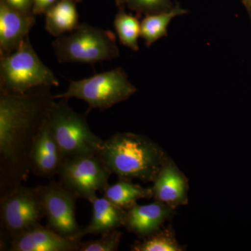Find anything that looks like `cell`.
Here are the masks:
<instances>
[{
  "instance_id": "1",
  "label": "cell",
  "mask_w": 251,
  "mask_h": 251,
  "mask_svg": "<svg viewBox=\"0 0 251 251\" xmlns=\"http://www.w3.org/2000/svg\"><path fill=\"white\" fill-rule=\"evenodd\" d=\"M55 99L47 86L0 93V198L27 179L33 145Z\"/></svg>"
},
{
  "instance_id": "2",
  "label": "cell",
  "mask_w": 251,
  "mask_h": 251,
  "mask_svg": "<svg viewBox=\"0 0 251 251\" xmlns=\"http://www.w3.org/2000/svg\"><path fill=\"white\" fill-rule=\"evenodd\" d=\"M97 156L119 179L144 182H153L168 158L152 140L133 133H117L103 140Z\"/></svg>"
},
{
  "instance_id": "3",
  "label": "cell",
  "mask_w": 251,
  "mask_h": 251,
  "mask_svg": "<svg viewBox=\"0 0 251 251\" xmlns=\"http://www.w3.org/2000/svg\"><path fill=\"white\" fill-rule=\"evenodd\" d=\"M58 99L51 105L46 121L58 145L62 161L97 154L103 140L91 130L87 113L75 111L68 103L69 99Z\"/></svg>"
},
{
  "instance_id": "4",
  "label": "cell",
  "mask_w": 251,
  "mask_h": 251,
  "mask_svg": "<svg viewBox=\"0 0 251 251\" xmlns=\"http://www.w3.org/2000/svg\"><path fill=\"white\" fill-rule=\"evenodd\" d=\"M52 46L59 63L94 64L120 56L115 34L87 23H80L74 31L56 37Z\"/></svg>"
},
{
  "instance_id": "5",
  "label": "cell",
  "mask_w": 251,
  "mask_h": 251,
  "mask_svg": "<svg viewBox=\"0 0 251 251\" xmlns=\"http://www.w3.org/2000/svg\"><path fill=\"white\" fill-rule=\"evenodd\" d=\"M59 85L54 73L36 54L29 36L14 52L0 57V93L23 94L41 86Z\"/></svg>"
},
{
  "instance_id": "6",
  "label": "cell",
  "mask_w": 251,
  "mask_h": 251,
  "mask_svg": "<svg viewBox=\"0 0 251 251\" xmlns=\"http://www.w3.org/2000/svg\"><path fill=\"white\" fill-rule=\"evenodd\" d=\"M138 89L128 79L125 69L117 67L79 80L69 81L64 93L54 95L56 99L75 98L88 104V113L94 109L105 110L126 100Z\"/></svg>"
},
{
  "instance_id": "7",
  "label": "cell",
  "mask_w": 251,
  "mask_h": 251,
  "mask_svg": "<svg viewBox=\"0 0 251 251\" xmlns=\"http://www.w3.org/2000/svg\"><path fill=\"white\" fill-rule=\"evenodd\" d=\"M39 186H21L0 198L1 251L5 250V240L10 242L29 229L40 225L45 218Z\"/></svg>"
},
{
  "instance_id": "8",
  "label": "cell",
  "mask_w": 251,
  "mask_h": 251,
  "mask_svg": "<svg viewBox=\"0 0 251 251\" xmlns=\"http://www.w3.org/2000/svg\"><path fill=\"white\" fill-rule=\"evenodd\" d=\"M111 173L104 166L97 154L79 156L64 160L57 175L59 181L64 187L90 202L109 185Z\"/></svg>"
},
{
  "instance_id": "9",
  "label": "cell",
  "mask_w": 251,
  "mask_h": 251,
  "mask_svg": "<svg viewBox=\"0 0 251 251\" xmlns=\"http://www.w3.org/2000/svg\"><path fill=\"white\" fill-rule=\"evenodd\" d=\"M47 227L62 237L79 241L85 237L82 227L77 224L75 206L77 197L64 187L59 181L39 186Z\"/></svg>"
},
{
  "instance_id": "10",
  "label": "cell",
  "mask_w": 251,
  "mask_h": 251,
  "mask_svg": "<svg viewBox=\"0 0 251 251\" xmlns=\"http://www.w3.org/2000/svg\"><path fill=\"white\" fill-rule=\"evenodd\" d=\"M153 198L173 209L188 202V181L174 161L168 157L153 181Z\"/></svg>"
},
{
  "instance_id": "11",
  "label": "cell",
  "mask_w": 251,
  "mask_h": 251,
  "mask_svg": "<svg viewBox=\"0 0 251 251\" xmlns=\"http://www.w3.org/2000/svg\"><path fill=\"white\" fill-rule=\"evenodd\" d=\"M35 15L25 14L1 1L0 4V57L18 49L36 23Z\"/></svg>"
},
{
  "instance_id": "12",
  "label": "cell",
  "mask_w": 251,
  "mask_h": 251,
  "mask_svg": "<svg viewBox=\"0 0 251 251\" xmlns=\"http://www.w3.org/2000/svg\"><path fill=\"white\" fill-rule=\"evenodd\" d=\"M174 214L175 209L160 201L145 205L136 204L126 209L124 227L143 239L161 229Z\"/></svg>"
},
{
  "instance_id": "13",
  "label": "cell",
  "mask_w": 251,
  "mask_h": 251,
  "mask_svg": "<svg viewBox=\"0 0 251 251\" xmlns=\"http://www.w3.org/2000/svg\"><path fill=\"white\" fill-rule=\"evenodd\" d=\"M79 241L62 237L41 225L12 239L10 251H78Z\"/></svg>"
},
{
  "instance_id": "14",
  "label": "cell",
  "mask_w": 251,
  "mask_h": 251,
  "mask_svg": "<svg viewBox=\"0 0 251 251\" xmlns=\"http://www.w3.org/2000/svg\"><path fill=\"white\" fill-rule=\"evenodd\" d=\"M62 162L60 150L46 120L31 150L30 173L50 179L57 175Z\"/></svg>"
},
{
  "instance_id": "15",
  "label": "cell",
  "mask_w": 251,
  "mask_h": 251,
  "mask_svg": "<svg viewBox=\"0 0 251 251\" xmlns=\"http://www.w3.org/2000/svg\"><path fill=\"white\" fill-rule=\"evenodd\" d=\"M90 202L92 205V219L90 224L82 229L84 236L102 234L125 226L126 209L104 197L97 196Z\"/></svg>"
},
{
  "instance_id": "16",
  "label": "cell",
  "mask_w": 251,
  "mask_h": 251,
  "mask_svg": "<svg viewBox=\"0 0 251 251\" xmlns=\"http://www.w3.org/2000/svg\"><path fill=\"white\" fill-rule=\"evenodd\" d=\"M75 0H59L46 13V30L58 37L80 25Z\"/></svg>"
},
{
  "instance_id": "17",
  "label": "cell",
  "mask_w": 251,
  "mask_h": 251,
  "mask_svg": "<svg viewBox=\"0 0 251 251\" xmlns=\"http://www.w3.org/2000/svg\"><path fill=\"white\" fill-rule=\"evenodd\" d=\"M188 13L187 10L177 4L169 11L146 15L140 23V37L145 41V46L150 47L158 39L168 36V27L171 21Z\"/></svg>"
},
{
  "instance_id": "18",
  "label": "cell",
  "mask_w": 251,
  "mask_h": 251,
  "mask_svg": "<svg viewBox=\"0 0 251 251\" xmlns=\"http://www.w3.org/2000/svg\"><path fill=\"white\" fill-rule=\"evenodd\" d=\"M103 197L126 210L136 204L139 200L153 198V191L151 188L133 184L130 180L120 179L115 184L108 185L103 191Z\"/></svg>"
},
{
  "instance_id": "19",
  "label": "cell",
  "mask_w": 251,
  "mask_h": 251,
  "mask_svg": "<svg viewBox=\"0 0 251 251\" xmlns=\"http://www.w3.org/2000/svg\"><path fill=\"white\" fill-rule=\"evenodd\" d=\"M131 251H184V248L176 240L173 227L168 226L135 242L131 247Z\"/></svg>"
},
{
  "instance_id": "20",
  "label": "cell",
  "mask_w": 251,
  "mask_h": 251,
  "mask_svg": "<svg viewBox=\"0 0 251 251\" xmlns=\"http://www.w3.org/2000/svg\"><path fill=\"white\" fill-rule=\"evenodd\" d=\"M114 27L122 45L135 52L139 51L140 23L137 16L120 11L114 20Z\"/></svg>"
},
{
  "instance_id": "21",
  "label": "cell",
  "mask_w": 251,
  "mask_h": 251,
  "mask_svg": "<svg viewBox=\"0 0 251 251\" xmlns=\"http://www.w3.org/2000/svg\"><path fill=\"white\" fill-rule=\"evenodd\" d=\"M96 240L80 242L78 251H116L118 250L122 233L117 229L100 234Z\"/></svg>"
},
{
  "instance_id": "22",
  "label": "cell",
  "mask_w": 251,
  "mask_h": 251,
  "mask_svg": "<svg viewBox=\"0 0 251 251\" xmlns=\"http://www.w3.org/2000/svg\"><path fill=\"white\" fill-rule=\"evenodd\" d=\"M128 7L139 14H153L169 11L171 0H126Z\"/></svg>"
},
{
  "instance_id": "23",
  "label": "cell",
  "mask_w": 251,
  "mask_h": 251,
  "mask_svg": "<svg viewBox=\"0 0 251 251\" xmlns=\"http://www.w3.org/2000/svg\"><path fill=\"white\" fill-rule=\"evenodd\" d=\"M13 9L25 14H33V0H1Z\"/></svg>"
},
{
  "instance_id": "24",
  "label": "cell",
  "mask_w": 251,
  "mask_h": 251,
  "mask_svg": "<svg viewBox=\"0 0 251 251\" xmlns=\"http://www.w3.org/2000/svg\"><path fill=\"white\" fill-rule=\"evenodd\" d=\"M56 2L57 0H33L32 13L34 15L46 14Z\"/></svg>"
},
{
  "instance_id": "25",
  "label": "cell",
  "mask_w": 251,
  "mask_h": 251,
  "mask_svg": "<svg viewBox=\"0 0 251 251\" xmlns=\"http://www.w3.org/2000/svg\"><path fill=\"white\" fill-rule=\"evenodd\" d=\"M244 2L246 6H247L248 10H249V12L251 17V0H244Z\"/></svg>"
},
{
  "instance_id": "26",
  "label": "cell",
  "mask_w": 251,
  "mask_h": 251,
  "mask_svg": "<svg viewBox=\"0 0 251 251\" xmlns=\"http://www.w3.org/2000/svg\"><path fill=\"white\" fill-rule=\"evenodd\" d=\"M117 5L120 6H123L125 3H126V0H116Z\"/></svg>"
}]
</instances>
